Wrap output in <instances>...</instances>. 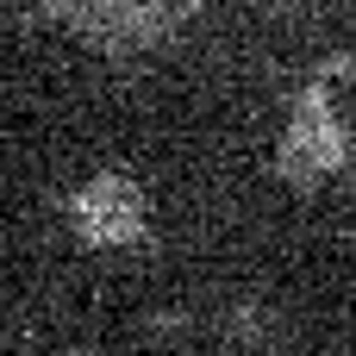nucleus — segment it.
<instances>
[{
    "mask_svg": "<svg viewBox=\"0 0 356 356\" xmlns=\"http://www.w3.org/2000/svg\"><path fill=\"white\" fill-rule=\"evenodd\" d=\"M194 0H56V13L100 38V44H144V38H163Z\"/></svg>",
    "mask_w": 356,
    "mask_h": 356,
    "instance_id": "obj_1",
    "label": "nucleus"
},
{
    "mask_svg": "<svg viewBox=\"0 0 356 356\" xmlns=\"http://www.w3.org/2000/svg\"><path fill=\"white\" fill-rule=\"evenodd\" d=\"M75 225H81V238L88 244H125V238H138L144 232V200L125 188V181H94L81 200H75Z\"/></svg>",
    "mask_w": 356,
    "mask_h": 356,
    "instance_id": "obj_2",
    "label": "nucleus"
}]
</instances>
